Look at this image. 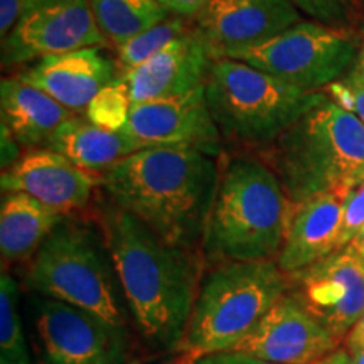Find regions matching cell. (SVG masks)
<instances>
[{
    "instance_id": "34",
    "label": "cell",
    "mask_w": 364,
    "mask_h": 364,
    "mask_svg": "<svg viewBox=\"0 0 364 364\" xmlns=\"http://www.w3.org/2000/svg\"><path fill=\"white\" fill-rule=\"evenodd\" d=\"M349 75L354 76V78L364 81V43H363L361 48H359V54H358V59H356V65H354L353 71L349 73Z\"/></svg>"
},
{
    "instance_id": "1",
    "label": "cell",
    "mask_w": 364,
    "mask_h": 364,
    "mask_svg": "<svg viewBox=\"0 0 364 364\" xmlns=\"http://www.w3.org/2000/svg\"><path fill=\"white\" fill-rule=\"evenodd\" d=\"M98 174L112 203L139 218L164 243L193 253L204 241L221 177L216 157L156 145Z\"/></svg>"
},
{
    "instance_id": "14",
    "label": "cell",
    "mask_w": 364,
    "mask_h": 364,
    "mask_svg": "<svg viewBox=\"0 0 364 364\" xmlns=\"http://www.w3.org/2000/svg\"><path fill=\"white\" fill-rule=\"evenodd\" d=\"M98 172L76 166L53 149H31L2 171L4 193H26L66 216L88 206Z\"/></svg>"
},
{
    "instance_id": "36",
    "label": "cell",
    "mask_w": 364,
    "mask_h": 364,
    "mask_svg": "<svg viewBox=\"0 0 364 364\" xmlns=\"http://www.w3.org/2000/svg\"><path fill=\"white\" fill-rule=\"evenodd\" d=\"M199 356L196 353H191V351H188L184 354V356H181V358H177V359H174V361H171V363H166V364H194L196 363V359H198Z\"/></svg>"
},
{
    "instance_id": "19",
    "label": "cell",
    "mask_w": 364,
    "mask_h": 364,
    "mask_svg": "<svg viewBox=\"0 0 364 364\" xmlns=\"http://www.w3.org/2000/svg\"><path fill=\"white\" fill-rule=\"evenodd\" d=\"M0 113L2 127L26 147H46L59 127L76 117L43 90L17 76L4 78L0 83Z\"/></svg>"
},
{
    "instance_id": "7",
    "label": "cell",
    "mask_w": 364,
    "mask_h": 364,
    "mask_svg": "<svg viewBox=\"0 0 364 364\" xmlns=\"http://www.w3.org/2000/svg\"><path fill=\"white\" fill-rule=\"evenodd\" d=\"M108 257L107 243H100L93 228L65 220L27 263L26 285L43 297L85 309L125 329L122 287Z\"/></svg>"
},
{
    "instance_id": "6",
    "label": "cell",
    "mask_w": 364,
    "mask_h": 364,
    "mask_svg": "<svg viewBox=\"0 0 364 364\" xmlns=\"http://www.w3.org/2000/svg\"><path fill=\"white\" fill-rule=\"evenodd\" d=\"M290 289L279 263H223L204 279L186 332V351H230Z\"/></svg>"
},
{
    "instance_id": "16",
    "label": "cell",
    "mask_w": 364,
    "mask_h": 364,
    "mask_svg": "<svg viewBox=\"0 0 364 364\" xmlns=\"http://www.w3.org/2000/svg\"><path fill=\"white\" fill-rule=\"evenodd\" d=\"M213 59L208 43L194 29L118 80L125 83L134 105L181 97L204 85Z\"/></svg>"
},
{
    "instance_id": "33",
    "label": "cell",
    "mask_w": 364,
    "mask_h": 364,
    "mask_svg": "<svg viewBox=\"0 0 364 364\" xmlns=\"http://www.w3.org/2000/svg\"><path fill=\"white\" fill-rule=\"evenodd\" d=\"M317 364H351V356H349V353L346 349H338V351L326 356Z\"/></svg>"
},
{
    "instance_id": "12",
    "label": "cell",
    "mask_w": 364,
    "mask_h": 364,
    "mask_svg": "<svg viewBox=\"0 0 364 364\" xmlns=\"http://www.w3.org/2000/svg\"><path fill=\"white\" fill-rule=\"evenodd\" d=\"M339 346L341 341L287 292L230 351L277 364H317Z\"/></svg>"
},
{
    "instance_id": "22",
    "label": "cell",
    "mask_w": 364,
    "mask_h": 364,
    "mask_svg": "<svg viewBox=\"0 0 364 364\" xmlns=\"http://www.w3.org/2000/svg\"><path fill=\"white\" fill-rule=\"evenodd\" d=\"M105 38L122 46L167 19L157 0H88Z\"/></svg>"
},
{
    "instance_id": "24",
    "label": "cell",
    "mask_w": 364,
    "mask_h": 364,
    "mask_svg": "<svg viewBox=\"0 0 364 364\" xmlns=\"http://www.w3.org/2000/svg\"><path fill=\"white\" fill-rule=\"evenodd\" d=\"M16 282L4 272L0 279V359L2 364H31L29 349L17 312Z\"/></svg>"
},
{
    "instance_id": "3",
    "label": "cell",
    "mask_w": 364,
    "mask_h": 364,
    "mask_svg": "<svg viewBox=\"0 0 364 364\" xmlns=\"http://www.w3.org/2000/svg\"><path fill=\"white\" fill-rule=\"evenodd\" d=\"M263 150L292 206L364 182V124L329 97Z\"/></svg>"
},
{
    "instance_id": "37",
    "label": "cell",
    "mask_w": 364,
    "mask_h": 364,
    "mask_svg": "<svg viewBox=\"0 0 364 364\" xmlns=\"http://www.w3.org/2000/svg\"><path fill=\"white\" fill-rule=\"evenodd\" d=\"M351 364H364V351L351 356Z\"/></svg>"
},
{
    "instance_id": "18",
    "label": "cell",
    "mask_w": 364,
    "mask_h": 364,
    "mask_svg": "<svg viewBox=\"0 0 364 364\" xmlns=\"http://www.w3.org/2000/svg\"><path fill=\"white\" fill-rule=\"evenodd\" d=\"M351 191H329L292 206L284 247L277 257L287 275L306 270L336 252L344 203Z\"/></svg>"
},
{
    "instance_id": "13",
    "label": "cell",
    "mask_w": 364,
    "mask_h": 364,
    "mask_svg": "<svg viewBox=\"0 0 364 364\" xmlns=\"http://www.w3.org/2000/svg\"><path fill=\"white\" fill-rule=\"evenodd\" d=\"M125 134L144 147L172 145L189 147L218 157L223 149V135L208 107L204 85L181 97L132 105Z\"/></svg>"
},
{
    "instance_id": "32",
    "label": "cell",
    "mask_w": 364,
    "mask_h": 364,
    "mask_svg": "<svg viewBox=\"0 0 364 364\" xmlns=\"http://www.w3.org/2000/svg\"><path fill=\"white\" fill-rule=\"evenodd\" d=\"M344 349L349 353V356H354V354L364 351V312L358 318L353 329L348 332V336H346Z\"/></svg>"
},
{
    "instance_id": "23",
    "label": "cell",
    "mask_w": 364,
    "mask_h": 364,
    "mask_svg": "<svg viewBox=\"0 0 364 364\" xmlns=\"http://www.w3.org/2000/svg\"><path fill=\"white\" fill-rule=\"evenodd\" d=\"M189 31L191 29L181 17H172V19L167 17L161 24L150 27V29L118 46L117 68L120 71V76L144 65L150 58L156 56L159 51H162L167 44L179 39L181 36L188 34Z\"/></svg>"
},
{
    "instance_id": "25",
    "label": "cell",
    "mask_w": 364,
    "mask_h": 364,
    "mask_svg": "<svg viewBox=\"0 0 364 364\" xmlns=\"http://www.w3.org/2000/svg\"><path fill=\"white\" fill-rule=\"evenodd\" d=\"M132 105L134 103L125 83L122 80H115L91 100L85 115L86 120L93 125L102 127L105 130L122 132L129 122Z\"/></svg>"
},
{
    "instance_id": "35",
    "label": "cell",
    "mask_w": 364,
    "mask_h": 364,
    "mask_svg": "<svg viewBox=\"0 0 364 364\" xmlns=\"http://www.w3.org/2000/svg\"><path fill=\"white\" fill-rule=\"evenodd\" d=\"M348 247H351L354 252H356L358 255H361V257L364 258V226L359 230V233L354 236V238L351 240V243L348 245Z\"/></svg>"
},
{
    "instance_id": "29",
    "label": "cell",
    "mask_w": 364,
    "mask_h": 364,
    "mask_svg": "<svg viewBox=\"0 0 364 364\" xmlns=\"http://www.w3.org/2000/svg\"><path fill=\"white\" fill-rule=\"evenodd\" d=\"M46 0H0V36L6 39L22 17L44 4Z\"/></svg>"
},
{
    "instance_id": "2",
    "label": "cell",
    "mask_w": 364,
    "mask_h": 364,
    "mask_svg": "<svg viewBox=\"0 0 364 364\" xmlns=\"http://www.w3.org/2000/svg\"><path fill=\"white\" fill-rule=\"evenodd\" d=\"M103 238L140 338L156 351L184 343L198 297V267L188 250L164 243L132 213L110 204Z\"/></svg>"
},
{
    "instance_id": "28",
    "label": "cell",
    "mask_w": 364,
    "mask_h": 364,
    "mask_svg": "<svg viewBox=\"0 0 364 364\" xmlns=\"http://www.w3.org/2000/svg\"><path fill=\"white\" fill-rule=\"evenodd\" d=\"M331 98L336 100L349 112H353L364 124V81L348 75V78L341 83H332L329 86Z\"/></svg>"
},
{
    "instance_id": "4",
    "label": "cell",
    "mask_w": 364,
    "mask_h": 364,
    "mask_svg": "<svg viewBox=\"0 0 364 364\" xmlns=\"http://www.w3.org/2000/svg\"><path fill=\"white\" fill-rule=\"evenodd\" d=\"M292 204L263 161L235 157L221 171L203 250L211 262H268L279 257Z\"/></svg>"
},
{
    "instance_id": "10",
    "label": "cell",
    "mask_w": 364,
    "mask_h": 364,
    "mask_svg": "<svg viewBox=\"0 0 364 364\" xmlns=\"http://www.w3.org/2000/svg\"><path fill=\"white\" fill-rule=\"evenodd\" d=\"M107 43L88 0H46L2 39V66L27 65L85 48H103Z\"/></svg>"
},
{
    "instance_id": "8",
    "label": "cell",
    "mask_w": 364,
    "mask_h": 364,
    "mask_svg": "<svg viewBox=\"0 0 364 364\" xmlns=\"http://www.w3.org/2000/svg\"><path fill=\"white\" fill-rule=\"evenodd\" d=\"M359 49L344 27L302 21L275 38L230 48L216 58H231L275 76L295 88L318 93L356 65Z\"/></svg>"
},
{
    "instance_id": "9",
    "label": "cell",
    "mask_w": 364,
    "mask_h": 364,
    "mask_svg": "<svg viewBox=\"0 0 364 364\" xmlns=\"http://www.w3.org/2000/svg\"><path fill=\"white\" fill-rule=\"evenodd\" d=\"M36 331L48 364H127L129 358L125 329L61 300H36Z\"/></svg>"
},
{
    "instance_id": "27",
    "label": "cell",
    "mask_w": 364,
    "mask_h": 364,
    "mask_svg": "<svg viewBox=\"0 0 364 364\" xmlns=\"http://www.w3.org/2000/svg\"><path fill=\"white\" fill-rule=\"evenodd\" d=\"M363 226H364V182L356 186V188L348 194V198H346L343 221H341L339 238H338V245H336V250H343L344 247H348Z\"/></svg>"
},
{
    "instance_id": "30",
    "label": "cell",
    "mask_w": 364,
    "mask_h": 364,
    "mask_svg": "<svg viewBox=\"0 0 364 364\" xmlns=\"http://www.w3.org/2000/svg\"><path fill=\"white\" fill-rule=\"evenodd\" d=\"M194 364H277L270 361H263V359L248 356L243 353L235 351H223V353H213L204 354L196 359Z\"/></svg>"
},
{
    "instance_id": "31",
    "label": "cell",
    "mask_w": 364,
    "mask_h": 364,
    "mask_svg": "<svg viewBox=\"0 0 364 364\" xmlns=\"http://www.w3.org/2000/svg\"><path fill=\"white\" fill-rule=\"evenodd\" d=\"M167 14L177 17H196L209 0H157Z\"/></svg>"
},
{
    "instance_id": "20",
    "label": "cell",
    "mask_w": 364,
    "mask_h": 364,
    "mask_svg": "<svg viewBox=\"0 0 364 364\" xmlns=\"http://www.w3.org/2000/svg\"><path fill=\"white\" fill-rule=\"evenodd\" d=\"M65 216L26 193H4L0 253L4 263L31 260Z\"/></svg>"
},
{
    "instance_id": "11",
    "label": "cell",
    "mask_w": 364,
    "mask_h": 364,
    "mask_svg": "<svg viewBox=\"0 0 364 364\" xmlns=\"http://www.w3.org/2000/svg\"><path fill=\"white\" fill-rule=\"evenodd\" d=\"M289 279V292L300 306L343 343L364 312L361 255L344 247Z\"/></svg>"
},
{
    "instance_id": "5",
    "label": "cell",
    "mask_w": 364,
    "mask_h": 364,
    "mask_svg": "<svg viewBox=\"0 0 364 364\" xmlns=\"http://www.w3.org/2000/svg\"><path fill=\"white\" fill-rule=\"evenodd\" d=\"M204 95L223 139L262 149L327 98L231 58L213 59Z\"/></svg>"
},
{
    "instance_id": "15",
    "label": "cell",
    "mask_w": 364,
    "mask_h": 364,
    "mask_svg": "<svg viewBox=\"0 0 364 364\" xmlns=\"http://www.w3.org/2000/svg\"><path fill=\"white\" fill-rule=\"evenodd\" d=\"M194 19L213 58L230 48L265 43L304 21L289 0H209Z\"/></svg>"
},
{
    "instance_id": "26",
    "label": "cell",
    "mask_w": 364,
    "mask_h": 364,
    "mask_svg": "<svg viewBox=\"0 0 364 364\" xmlns=\"http://www.w3.org/2000/svg\"><path fill=\"white\" fill-rule=\"evenodd\" d=\"M312 21L344 27L356 16V0H289Z\"/></svg>"
},
{
    "instance_id": "21",
    "label": "cell",
    "mask_w": 364,
    "mask_h": 364,
    "mask_svg": "<svg viewBox=\"0 0 364 364\" xmlns=\"http://www.w3.org/2000/svg\"><path fill=\"white\" fill-rule=\"evenodd\" d=\"M46 147L56 150L81 169L91 172H103L136 150L145 149L125 132L105 130L78 117H73L59 127Z\"/></svg>"
},
{
    "instance_id": "17",
    "label": "cell",
    "mask_w": 364,
    "mask_h": 364,
    "mask_svg": "<svg viewBox=\"0 0 364 364\" xmlns=\"http://www.w3.org/2000/svg\"><path fill=\"white\" fill-rule=\"evenodd\" d=\"M118 68L102 48H85L34 61L17 78L43 90L73 113L85 112L105 86L117 78Z\"/></svg>"
}]
</instances>
